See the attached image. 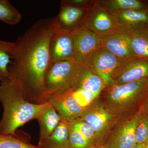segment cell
Returning a JSON list of instances; mask_svg holds the SVG:
<instances>
[{
    "label": "cell",
    "instance_id": "6da1fadb",
    "mask_svg": "<svg viewBox=\"0 0 148 148\" xmlns=\"http://www.w3.org/2000/svg\"><path fill=\"white\" fill-rule=\"evenodd\" d=\"M56 28L55 17L42 18L14 42L8 78L31 103H46L44 77L51 62L49 46Z\"/></svg>",
    "mask_w": 148,
    "mask_h": 148
},
{
    "label": "cell",
    "instance_id": "7a4b0ae2",
    "mask_svg": "<svg viewBox=\"0 0 148 148\" xmlns=\"http://www.w3.org/2000/svg\"><path fill=\"white\" fill-rule=\"evenodd\" d=\"M0 103L3 109L0 133L10 135H16L19 127L36 119L46 104L27 101L21 89L8 78L0 82Z\"/></svg>",
    "mask_w": 148,
    "mask_h": 148
},
{
    "label": "cell",
    "instance_id": "3957f363",
    "mask_svg": "<svg viewBox=\"0 0 148 148\" xmlns=\"http://www.w3.org/2000/svg\"><path fill=\"white\" fill-rule=\"evenodd\" d=\"M105 95L115 108H132L143 104L148 89V78L106 86Z\"/></svg>",
    "mask_w": 148,
    "mask_h": 148
},
{
    "label": "cell",
    "instance_id": "277c9868",
    "mask_svg": "<svg viewBox=\"0 0 148 148\" xmlns=\"http://www.w3.org/2000/svg\"><path fill=\"white\" fill-rule=\"evenodd\" d=\"M101 38L127 30L120 24L116 16L97 3L88 11L83 26Z\"/></svg>",
    "mask_w": 148,
    "mask_h": 148
},
{
    "label": "cell",
    "instance_id": "5b68a950",
    "mask_svg": "<svg viewBox=\"0 0 148 148\" xmlns=\"http://www.w3.org/2000/svg\"><path fill=\"white\" fill-rule=\"evenodd\" d=\"M73 40V61L84 65L89 58L103 47L101 37L83 26L72 32Z\"/></svg>",
    "mask_w": 148,
    "mask_h": 148
},
{
    "label": "cell",
    "instance_id": "8992f818",
    "mask_svg": "<svg viewBox=\"0 0 148 148\" xmlns=\"http://www.w3.org/2000/svg\"><path fill=\"white\" fill-rule=\"evenodd\" d=\"M75 63L73 60L51 62L45 75V100L66 87Z\"/></svg>",
    "mask_w": 148,
    "mask_h": 148
},
{
    "label": "cell",
    "instance_id": "52a82bcc",
    "mask_svg": "<svg viewBox=\"0 0 148 148\" xmlns=\"http://www.w3.org/2000/svg\"><path fill=\"white\" fill-rule=\"evenodd\" d=\"M123 61L102 47L83 65L100 77L106 86L113 84L114 73Z\"/></svg>",
    "mask_w": 148,
    "mask_h": 148
},
{
    "label": "cell",
    "instance_id": "ba28073f",
    "mask_svg": "<svg viewBox=\"0 0 148 148\" xmlns=\"http://www.w3.org/2000/svg\"><path fill=\"white\" fill-rule=\"evenodd\" d=\"M148 78V61L134 58L123 61L114 73L113 84H121Z\"/></svg>",
    "mask_w": 148,
    "mask_h": 148
},
{
    "label": "cell",
    "instance_id": "9c48e42d",
    "mask_svg": "<svg viewBox=\"0 0 148 148\" xmlns=\"http://www.w3.org/2000/svg\"><path fill=\"white\" fill-rule=\"evenodd\" d=\"M49 50L51 62L73 60L74 47L72 33L63 31L56 26L49 43Z\"/></svg>",
    "mask_w": 148,
    "mask_h": 148
},
{
    "label": "cell",
    "instance_id": "30bf717a",
    "mask_svg": "<svg viewBox=\"0 0 148 148\" xmlns=\"http://www.w3.org/2000/svg\"><path fill=\"white\" fill-rule=\"evenodd\" d=\"M68 85L84 88L98 96L106 87L100 77L84 66L75 63L70 75Z\"/></svg>",
    "mask_w": 148,
    "mask_h": 148
},
{
    "label": "cell",
    "instance_id": "8fae6325",
    "mask_svg": "<svg viewBox=\"0 0 148 148\" xmlns=\"http://www.w3.org/2000/svg\"><path fill=\"white\" fill-rule=\"evenodd\" d=\"M103 47L122 61H129L135 58L133 55L130 37L127 30L101 37Z\"/></svg>",
    "mask_w": 148,
    "mask_h": 148
},
{
    "label": "cell",
    "instance_id": "7c38bea8",
    "mask_svg": "<svg viewBox=\"0 0 148 148\" xmlns=\"http://www.w3.org/2000/svg\"><path fill=\"white\" fill-rule=\"evenodd\" d=\"M88 10L61 3L59 13L55 17L56 26L61 30L72 33L82 27Z\"/></svg>",
    "mask_w": 148,
    "mask_h": 148
},
{
    "label": "cell",
    "instance_id": "4fadbf2b",
    "mask_svg": "<svg viewBox=\"0 0 148 148\" xmlns=\"http://www.w3.org/2000/svg\"><path fill=\"white\" fill-rule=\"evenodd\" d=\"M143 113L141 108L129 121L120 128L107 146L110 148H131L135 145L136 128Z\"/></svg>",
    "mask_w": 148,
    "mask_h": 148
},
{
    "label": "cell",
    "instance_id": "5bb4252c",
    "mask_svg": "<svg viewBox=\"0 0 148 148\" xmlns=\"http://www.w3.org/2000/svg\"><path fill=\"white\" fill-rule=\"evenodd\" d=\"M80 118L92 127L97 136L107 129L112 120V115L102 107L88 108Z\"/></svg>",
    "mask_w": 148,
    "mask_h": 148
},
{
    "label": "cell",
    "instance_id": "9a60e30c",
    "mask_svg": "<svg viewBox=\"0 0 148 148\" xmlns=\"http://www.w3.org/2000/svg\"><path fill=\"white\" fill-rule=\"evenodd\" d=\"M36 119L40 127L39 140H43L49 136L61 120L57 111L48 101Z\"/></svg>",
    "mask_w": 148,
    "mask_h": 148
},
{
    "label": "cell",
    "instance_id": "2e32d148",
    "mask_svg": "<svg viewBox=\"0 0 148 148\" xmlns=\"http://www.w3.org/2000/svg\"><path fill=\"white\" fill-rule=\"evenodd\" d=\"M113 14L127 30L148 28V8L140 10H130Z\"/></svg>",
    "mask_w": 148,
    "mask_h": 148
},
{
    "label": "cell",
    "instance_id": "e0dca14e",
    "mask_svg": "<svg viewBox=\"0 0 148 148\" xmlns=\"http://www.w3.org/2000/svg\"><path fill=\"white\" fill-rule=\"evenodd\" d=\"M38 146L40 148H70L69 123L61 120L49 136L39 140Z\"/></svg>",
    "mask_w": 148,
    "mask_h": 148
},
{
    "label": "cell",
    "instance_id": "ac0fdd59",
    "mask_svg": "<svg viewBox=\"0 0 148 148\" xmlns=\"http://www.w3.org/2000/svg\"><path fill=\"white\" fill-rule=\"evenodd\" d=\"M135 58L148 61V28L127 30Z\"/></svg>",
    "mask_w": 148,
    "mask_h": 148
},
{
    "label": "cell",
    "instance_id": "d6986e66",
    "mask_svg": "<svg viewBox=\"0 0 148 148\" xmlns=\"http://www.w3.org/2000/svg\"><path fill=\"white\" fill-rule=\"evenodd\" d=\"M97 3L111 13L148 8V2L139 0H97Z\"/></svg>",
    "mask_w": 148,
    "mask_h": 148
},
{
    "label": "cell",
    "instance_id": "ffe728a7",
    "mask_svg": "<svg viewBox=\"0 0 148 148\" xmlns=\"http://www.w3.org/2000/svg\"><path fill=\"white\" fill-rule=\"evenodd\" d=\"M58 91H61L71 96L76 103L85 110L98 97V95L95 93L84 88L72 87L68 85Z\"/></svg>",
    "mask_w": 148,
    "mask_h": 148
},
{
    "label": "cell",
    "instance_id": "44dd1931",
    "mask_svg": "<svg viewBox=\"0 0 148 148\" xmlns=\"http://www.w3.org/2000/svg\"><path fill=\"white\" fill-rule=\"evenodd\" d=\"M18 132L15 135L0 133V148H40L31 144L29 135Z\"/></svg>",
    "mask_w": 148,
    "mask_h": 148
},
{
    "label": "cell",
    "instance_id": "7402d4cb",
    "mask_svg": "<svg viewBox=\"0 0 148 148\" xmlns=\"http://www.w3.org/2000/svg\"><path fill=\"white\" fill-rule=\"evenodd\" d=\"M14 42L0 39V82L8 78L9 66L12 62V51Z\"/></svg>",
    "mask_w": 148,
    "mask_h": 148
},
{
    "label": "cell",
    "instance_id": "603a6c76",
    "mask_svg": "<svg viewBox=\"0 0 148 148\" xmlns=\"http://www.w3.org/2000/svg\"><path fill=\"white\" fill-rule=\"evenodd\" d=\"M22 16L8 0H0V21L10 25L18 24Z\"/></svg>",
    "mask_w": 148,
    "mask_h": 148
},
{
    "label": "cell",
    "instance_id": "cb8c5ba5",
    "mask_svg": "<svg viewBox=\"0 0 148 148\" xmlns=\"http://www.w3.org/2000/svg\"><path fill=\"white\" fill-rule=\"evenodd\" d=\"M69 123L71 126L82 134L91 144L95 137H97L96 133L92 127L81 118H78Z\"/></svg>",
    "mask_w": 148,
    "mask_h": 148
},
{
    "label": "cell",
    "instance_id": "d4e9b609",
    "mask_svg": "<svg viewBox=\"0 0 148 148\" xmlns=\"http://www.w3.org/2000/svg\"><path fill=\"white\" fill-rule=\"evenodd\" d=\"M135 140L136 144L145 143L148 140V116L144 113L136 128Z\"/></svg>",
    "mask_w": 148,
    "mask_h": 148
},
{
    "label": "cell",
    "instance_id": "484cf974",
    "mask_svg": "<svg viewBox=\"0 0 148 148\" xmlns=\"http://www.w3.org/2000/svg\"><path fill=\"white\" fill-rule=\"evenodd\" d=\"M96 0H63L61 3L77 8L89 10L95 5Z\"/></svg>",
    "mask_w": 148,
    "mask_h": 148
},
{
    "label": "cell",
    "instance_id": "4316f807",
    "mask_svg": "<svg viewBox=\"0 0 148 148\" xmlns=\"http://www.w3.org/2000/svg\"><path fill=\"white\" fill-rule=\"evenodd\" d=\"M142 109L144 113L148 116V89L142 104Z\"/></svg>",
    "mask_w": 148,
    "mask_h": 148
},
{
    "label": "cell",
    "instance_id": "83f0119b",
    "mask_svg": "<svg viewBox=\"0 0 148 148\" xmlns=\"http://www.w3.org/2000/svg\"><path fill=\"white\" fill-rule=\"evenodd\" d=\"M145 143L136 144L131 148H145Z\"/></svg>",
    "mask_w": 148,
    "mask_h": 148
},
{
    "label": "cell",
    "instance_id": "f1b7e54d",
    "mask_svg": "<svg viewBox=\"0 0 148 148\" xmlns=\"http://www.w3.org/2000/svg\"><path fill=\"white\" fill-rule=\"evenodd\" d=\"M89 148H110L108 147L107 145L101 146H92Z\"/></svg>",
    "mask_w": 148,
    "mask_h": 148
},
{
    "label": "cell",
    "instance_id": "f546056e",
    "mask_svg": "<svg viewBox=\"0 0 148 148\" xmlns=\"http://www.w3.org/2000/svg\"><path fill=\"white\" fill-rule=\"evenodd\" d=\"M145 148H148V140L145 143Z\"/></svg>",
    "mask_w": 148,
    "mask_h": 148
}]
</instances>
